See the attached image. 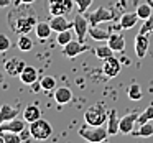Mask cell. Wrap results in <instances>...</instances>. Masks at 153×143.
Returning <instances> with one entry per match:
<instances>
[{
    "label": "cell",
    "instance_id": "6da1fadb",
    "mask_svg": "<svg viewBox=\"0 0 153 143\" xmlns=\"http://www.w3.org/2000/svg\"><path fill=\"white\" fill-rule=\"evenodd\" d=\"M38 20L33 13H20L18 17L10 15V28L18 35H28L31 30H35Z\"/></svg>",
    "mask_w": 153,
    "mask_h": 143
},
{
    "label": "cell",
    "instance_id": "7a4b0ae2",
    "mask_svg": "<svg viewBox=\"0 0 153 143\" xmlns=\"http://www.w3.org/2000/svg\"><path fill=\"white\" fill-rule=\"evenodd\" d=\"M107 117H109V110L104 107V104H94L92 107L86 110L84 113V122L87 125H92V127H102L104 123L107 122Z\"/></svg>",
    "mask_w": 153,
    "mask_h": 143
},
{
    "label": "cell",
    "instance_id": "3957f363",
    "mask_svg": "<svg viewBox=\"0 0 153 143\" xmlns=\"http://www.w3.org/2000/svg\"><path fill=\"white\" fill-rule=\"evenodd\" d=\"M77 133H79V136H82L86 142H91V143L104 142V140H107V136H109L107 128H104V127H92V125H87V123L84 127H81V128L77 130Z\"/></svg>",
    "mask_w": 153,
    "mask_h": 143
},
{
    "label": "cell",
    "instance_id": "277c9868",
    "mask_svg": "<svg viewBox=\"0 0 153 143\" xmlns=\"http://www.w3.org/2000/svg\"><path fill=\"white\" fill-rule=\"evenodd\" d=\"M30 132L33 140H38V142H43V140H48L51 135H53V127L43 119H38L35 122L30 123Z\"/></svg>",
    "mask_w": 153,
    "mask_h": 143
},
{
    "label": "cell",
    "instance_id": "5b68a950",
    "mask_svg": "<svg viewBox=\"0 0 153 143\" xmlns=\"http://www.w3.org/2000/svg\"><path fill=\"white\" fill-rule=\"evenodd\" d=\"M115 18V8L110 5H102V7L96 8L94 12H91L89 15V23L92 25H99L104 21H112Z\"/></svg>",
    "mask_w": 153,
    "mask_h": 143
},
{
    "label": "cell",
    "instance_id": "8992f818",
    "mask_svg": "<svg viewBox=\"0 0 153 143\" xmlns=\"http://www.w3.org/2000/svg\"><path fill=\"white\" fill-rule=\"evenodd\" d=\"M74 0H48V8H50L51 17L54 15H68L74 7Z\"/></svg>",
    "mask_w": 153,
    "mask_h": 143
},
{
    "label": "cell",
    "instance_id": "52a82bcc",
    "mask_svg": "<svg viewBox=\"0 0 153 143\" xmlns=\"http://www.w3.org/2000/svg\"><path fill=\"white\" fill-rule=\"evenodd\" d=\"M89 50L91 48L87 46L86 43H82V41L71 40L66 46H63V54L68 58H76V56H79L81 53H86V51H89Z\"/></svg>",
    "mask_w": 153,
    "mask_h": 143
},
{
    "label": "cell",
    "instance_id": "ba28073f",
    "mask_svg": "<svg viewBox=\"0 0 153 143\" xmlns=\"http://www.w3.org/2000/svg\"><path fill=\"white\" fill-rule=\"evenodd\" d=\"M122 71V63L120 59H117L115 56L109 58V59H104V66H102V73L107 76V79H112L117 77Z\"/></svg>",
    "mask_w": 153,
    "mask_h": 143
},
{
    "label": "cell",
    "instance_id": "9c48e42d",
    "mask_svg": "<svg viewBox=\"0 0 153 143\" xmlns=\"http://www.w3.org/2000/svg\"><path fill=\"white\" fill-rule=\"evenodd\" d=\"M73 28H74V31H76V36L79 38V41L84 43L86 35L89 33V20H86V18L82 17V13H77L73 20Z\"/></svg>",
    "mask_w": 153,
    "mask_h": 143
},
{
    "label": "cell",
    "instance_id": "30bf717a",
    "mask_svg": "<svg viewBox=\"0 0 153 143\" xmlns=\"http://www.w3.org/2000/svg\"><path fill=\"white\" fill-rule=\"evenodd\" d=\"M137 119H138V112H132V113H127L125 117H122V119H120V123H119L120 133H123V135L132 133L133 127H135V123H137Z\"/></svg>",
    "mask_w": 153,
    "mask_h": 143
},
{
    "label": "cell",
    "instance_id": "8fae6325",
    "mask_svg": "<svg viewBox=\"0 0 153 143\" xmlns=\"http://www.w3.org/2000/svg\"><path fill=\"white\" fill-rule=\"evenodd\" d=\"M4 66H5V73H7L8 76H20L22 71L27 66V63L18 59V58H10V59L5 61Z\"/></svg>",
    "mask_w": 153,
    "mask_h": 143
},
{
    "label": "cell",
    "instance_id": "7c38bea8",
    "mask_svg": "<svg viewBox=\"0 0 153 143\" xmlns=\"http://www.w3.org/2000/svg\"><path fill=\"white\" fill-rule=\"evenodd\" d=\"M150 48V40H148V35L146 33H138L135 38V54L137 58L143 59L146 56V51Z\"/></svg>",
    "mask_w": 153,
    "mask_h": 143
},
{
    "label": "cell",
    "instance_id": "4fadbf2b",
    "mask_svg": "<svg viewBox=\"0 0 153 143\" xmlns=\"http://www.w3.org/2000/svg\"><path fill=\"white\" fill-rule=\"evenodd\" d=\"M50 25H51V28H53V31L59 33V31L69 30V28L73 27V21H69V20H68V18H66V15H54V17L51 18Z\"/></svg>",
    "mask_w": 153,
    "mask_h": 143
},
{
    "label": "cell",
    "instance_id": "5bb4252c",
    "mask_svg": "<svg viewBox=\"0 0 153 143\" xmlns=\"http://www.w3.org/2000/svg\"><path fill=\"white\" fill-rule=\"evenodd\" d=\"M107 44H109V48L114 53H122L125 50V40H123V36L120 33H110Z\"/></svg>",
    "mask_w": 153,
    "mask_h": 143
},
{
    "label": "cell",
    "instance_id": "9a60e30c",
    "mask_svg": "<svg viewBox=\"0 0 153 143\" xmlns=\"http://www.w3.org/2000/svg\"><path fill=\"white\" fill-rule=\"evenodd\" d=\"M23 128H25V120H20V119H13V120H8V122L0 123V132H15V133H20Z\"/></svg>",
    "mask_w": 153,
    "mask_h": 143
},
{
    "label": "cell",
    "instance_id": "2e32d148",
    "mask_svg": "<svg viewBox=\"0 0 153 143\" xmlns=\"http://www.w3.org/2000/svg\"><path fill=\"white\" fill-rule=\"evenodd\" d=\"M138 15H137V12H128V13H123L122 17H120V21H119V27L122 28V30H132L133 27H135L137 23H138Z\"/></svg>",
    "mask_w": 153,
    "mask_h": 143
},
{
    "label": "cell",
    "instance_id": "e0dca14e",
    "mask_svg": "<svg viewBox=\"0 0 153 143\" xmlns=\"http://www.w3.org/2000/svg\"><path fill=\"white\" fill-rule=\"evenodd\" d=\"M18 77H20V81L23 84L31 86V84H35L38 81V71L35 69L33 66H25V69L22 71V74Z\"/></svg>",
    "mask_w": 153,
    "mask_h": 143
},
{
    "label": "cell",
    "instance_id": "ac0fdd59",
    "mask_svg": "<svg viewBox=\"0 0 153 143\" xmlns=\"http://www.w3.org/2000/svg\"><path fill=\"white\" fill-rule=\"evenodd\" d=\"M71 99H73V90L69 87H58V89H54V100L58 104H61V105L69 104Z\"/></svg>",
    "mask_w": 153,
    "mask_h": 143
},
{
    "label": "cell",
    "instance_id": "d6986e66",
    "mask_svg": "<svg viewBox=\"0 0 153 143\" xmlns=\"http://www.w3.org/2000/svg\"><path fill=\"white\" fill-rule=\"evenodd\" d=\"M51 31H53V28H51L50 21H38L35 27V33H36L38 40L41 41H46L51 36Z\"/></svg>",
    "mask_w": 153,
    "mask_h": 143
},
{
    "label": "cell",
    "instance_id": "ffe728a7",
    "mask_svg": "<svg viewBox=\"0 0 153 143\" xmlns=\"http://www.w3.org/2000/svg\"><path fill=\"white\" fill-rule=\"evenodd\" d=\"M119 117H117V110L115 109H110L109 110V117H107V132L109 135H117L120 132L119 130Z\"/></svg>",
    "mask_w": 153,
    "mask_h": 143
},
{
    "label": "cell",
    "instance_id": "44dd1931",
    "mask_svg": "<svg viewBox=\"0 0 153 143\" xmlns=\"http://www.w3.org/2000/svg\"><path fill=\"white\" fill-rule=\"evenodd\" d=\"M23 119H25V122L27 123H31V122H35V120H38V119H41V110H40V107L38 105H27V109L23 110Z\"/></svg>",
    "mask_w": 153,
    "mask_h": 143
},
{
    "label": "cell",
    "instance_id": "7402d4cb",
    "mask_svg": "<svg viewBox=\"0 0 153 143\" xmlns=\"http://www.w3.org/2000/svg\"><path fill=\"white\" fill-rule=\"evenodd\" d=\"M18 117V110L10 107L8 104H4V105L0 107V123L4 122H8V120H13Z\"/></svg>",
    "mask_w": 153,
    "mask_h": 143
},
{
    "label": "cell",
    "instance_id": "603a6c76",
    "mask_svg": "<svg viewBox=\"0 0 153 143\" xmlns=\"http://www.w3.org/2000/svg\"><path fill=\"white\" fill-rule=\"evenodd\" d=\"M89 35H91V38L96 40V41H107L110 36V31L105 30V28H99L97 25H94V27L89 28Z\"/></svg>",
    "mask_w": 153,
    "mask_h": 143
},
{
    "label": "cell",
    "instance_id": "cb8c5ba5",
    "mask_svg": "<svg viewBox=\"0 0 153 143\" xmlns=\"http://www.w3.org/2000/svg\"><path fill=\"white\" fill-rule=\"evenodd\" d=\"M132 135H133V136H145V138L152 136V135H153V123H152V122L142 123L138 130H135V128H133Z\"/></svg>",
    "mask_w": 153,
    "mask_h": 143
},
{
    "label": "cell",
    "instance_id": "d4e9b609",
    "mask_svg": "<svg viewBox=\"0 0 153 143\" xmlns=\"http://www.w3.org/2000/svg\"><path fill=\"white\" fill-rule=\"evenodd\" d=\"M17 46H18V50H20V51H23V53H28V51L33 50V40H31L28 35H20Z\"/></svg>",
    "mask_w": 153,
    "mask_h": 143
},
{
    "label": "cell",
    "instance_id": "484cf974",
    "mask_svg": "<svg viewBox=\"0 0 153 143\" xmlns=\"http://www.w3.org/2000/svg\"><path fill=\"white\" fill-rule=\"evenodd\" d=\"M127 94H128V99L130 100H140L143 97V90H142V87L138 86V84H130V87H128V90H127Z\"/></svg>",
    "mask_w": 153,
    "mask_h": 143
},
{
    "label": "cell",
    "instance_id": "4316f807",
    "mask_svg": "<svg viewBox=\"0 0 153 143\" xmlns=\"http://www.w3.org/2000/svg\"><path fill=\"white\" fill-rule=\"evenodd\" d=\"M152 5L148 4V2H146V4H140L138 7H137V15H138V18L140 20H146V18L148 17H152Z\"/></svg>",
    "mask_w": 153,
    "mask_h": 143
},
{
    "label": "cell",
    "instance_id": "83f0119b",
    "mask_svg": "<svg viewBox=\"0 0 153 143\" xmlns=\"http://www.w3.org/2000/svg\"><path fill=\"white\" fill-rule=\"evenodd\" d=\"M40 87L43 90H54L56 89V79L53 76H45L40 81Z\"/></svg>",
    "mask_w": 153,
    "mask_h": 143
},
{
    "label": "cell",
    "instance_id": "f1b7e54d",
    "mask_svg": "<svg viewBox=\"0 0 153 143\" xmlns=\"http://www.w3.org/2000/svg\"><path fill=\"white\" fill-rule=\"evenodd\" d=\"M152 120H153V105H148L142 113H138V119H137V122L142 125V123L152 122Z\"/></svg>",
    "mask_w": 153,
    "mask_h": 143
},
{
    "label": "cell",
    "instance_id": "f546056e",
    "mask_svg": "<svg viewBox=\"0 0 153 143\" xmlns=\"http://www.w3.org/2000/svg\"><path fill=\"white\" fill-rule=\"evenodd\" d=\"M96 56L99 58V59H109V58H112L114 56V51L110 50L109 48V44H107V46H99V48H96Z\"/></svg>",
    "mask_w": 153,
    "mask_h": 143
},
{
    "label": "cell",
    "instance_id": "4dcf8cb0",
    "mask_svg": "<svg viewBox=\"0 0 153 143\" xmlns=\"http://www.w3.org/2000/svg\"><path fill=\"white\" fill-rule=\"evenodd\" d=\"M71 40H73L71 28H69V30H64V31H59V33H58V38H56L58 44H61V46H66V44L69 43Z\"/></svg>",
    "mask_w": 153,
    "mask_h": 143
},
{
    "label": "cell",
    "instance_id": "1f68e13d",
    "mask_svg": "<svg viewBox=\"0 0 153 143\" xmlns=\"http://www.w3.org/2000/svg\"><path fill=\"white\" fill-rule=\"evenodd\" d=\"M2 133H4V142L5 143H22L20 133H15V132H2Z\"/></svg>",
    "mask_w": 153,
    "mask_h": 143
},
{
    "label": "cell",
    "instance_id": "d6a6232c",
    "mask_svg": "<svg viewBox=\"0 0 153 143\" xmlns=\"http://www.w3.org/2000/svg\"><path fill=\"white\" fill-rule=\"evenodd\" d=\"M12 46L10 43V38L7 36V35L4 33H0V53H5V51H8Z\"/></svg>",
    "mask_w": 153,
    "mask_h": 143
},
{
    "label": "cell",
    "instance_id": "836d02e7",
    "mask_svg": "<svg viewBox=\"0 0 153 143\" xmlns=\"http://www.w3.org/2000/svg\"><path fill=\"white\" fill-rule=\"evenodd\" d=\"M94 0H74V4H76L77 10H79V13H84V12H87V8L92 5Z\"/></svg>",
    "mask_w": 153,
    "mask_h": 143
},
{
    "label": "cell",
    "instance_id": "e575fe53",
    "mask_svg": "<svg viewBox=\"0 0 153 143\" xmlns=\"http://www.w3.org/2000/svg\"><path fill=\"white\" fill-rule=\"evenodd\" d=\"M150 31H153V15L148 17L146 20H143V25H142V28H140L138 33H146L148 35Z\"/></svg>",
    "mask_w": 153,
    "mask_h": 143
},
{
    "label": "cell",
    "instance_id": "d590c367",
    "mask_svg": "<svg viewBox=\"0 0 153 143\" xmlns=\"http://www.w3.org/2000/svg\"><path fill=\"white\" fill-rule=\"evenodd\" d=\"M20 136H22V142H28V140H30V138H33V136H31V132H30V128H28V130H22V132H20Z\"/></svg>",
    "mask_w": 153,
    "mask_h": 143
},
{
    "label": "cell",
    "instance_id": "8d00e7d4",
    "mask_svg": "<svg viewBox=\"0 0 153 143\" xmlns=\"http://www.w3.org/2000/svg\"><path fill=\"white\" fill-rule=\"evenodd\" d=\"M33 2H36V0H13V5L15 7H20V5H31Z\"/></svg>",
    "mask_w": 153,
    "mask_h": 143
},
{
    "label": "cell",
    "instance_id": "74e56055",
    "mask_svg": "<svg viewBox=\"0 0 153 143\" xmlns=\"http://www.w3.org/2000/svg\"><path fill=\"white\" fill-rule=\"evenodd\" d=\"M8 5H12V0H0V7H8Z\"/></svg>",
    "mask_w": 153,
    "mask_h": 143
},
{
    "label": "cell",
    "instance_id": "f35d334b",
    "mask_svg": "<svg viewBox=\"0 0 153 143\" xmlns=\"http://www.w3.org/2000/svg\"><path fill=\"white\" fill-rule=\"evenodd\" d=\"M120 63H122L123 66H128V64H130V61L127 59V58H122V59H120Z\"/></svg>",
    "mask_w": 153,
    "mask_h": 143
},
{
    "label": "cell",
    "instance_id": "ab89813d",
    "mask_svg": "<svg viewBox=\"0 0 153 143\" xmlns=\"http://www.w3.org/2000/svg\"><path fill=\"white\" fill-rule=\"evenodd\" d=\"M120 2V5H122V7H127V0H119Z\"/></svg>",
    "mask_w": 153,
    "mask_h": 143
},
{
    "label": "cell",
    "instance_id": "60d3db41",
    "mask_svg": "<svg viewBox=\"0 0 153 143\" xmlns=\"http://www.w3.org/2000/svg\"><path fill=\"white\" fill-rule=\"evenodd\" d=\"M146 2H148V4L152 5V8H153V0H146Z\"/></svg>",
    "mask_w": 153,
    "mask_h": 143
}]
</instances>
